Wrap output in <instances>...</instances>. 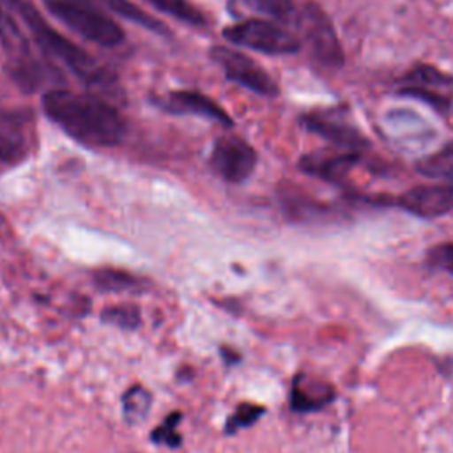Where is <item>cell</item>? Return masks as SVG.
Masks as SVG:
<instances>
[{"label": "cell", "instance_id": "1", "mask_svg": "<svg viewBox=\"0 0 453 453\" xmlns=\"http://www.w3.org/2000/svg\"><path fill=\"white\" fill-rule=\"evenodd\" d=\"M42 110L71 138L88 147L117 145L126 133L117 108L96 96L50 90L42 97Z\"/></svg>", "mask_w": 453, "mask_h": 453}, {"label": "cell", "instance_id": "2", "mask_svg": "<svg viewBox=\"0 0 453 453\" xmlns=\"http://www.w3.org/2000/svg\"><path fill=\"white\" fill-rule=\"evenodd\" d=\"M9 4L14 9V12L19 14V18L25 21L35 42L44 53L60 60L69 71H73L78 78L88 83L108 81L106 73L94 62V58L88 53H85L80 46L65 39L62 34L53 30L27 0H9Z\"/></svg>", "mask_w": 453, "mask_h": 453}, {"label": "cell", "instance_id": "3", "mask_svg": "<svg viewBox=\"0 0 453 453\" xmlns=\"http://www.w3.org/2000/svg\"><path fill=\"white\" fill-rule=\"evenodd\" d=\"M42 4L57 19L92 42L117 46L124 39L119 25L90 0H42Z\"/></svg>", "mask_w": 453, "mask_h": 453}, {"label": "cell", "instance_id": "4", "mask_svg": "<svg viewBox=\"0 0 453 453\" xmlns=\"http://www.w3.org/2000/svg\"><path fill=\"white\" fill-rule=\"evenodd\" d=\"M0 44L9 57L7 69L21 88L34 90L50 78L48 69L34 57L25 34L18 27L14 16L7 11L4 0H0Z\"/></svg>", "mask_w": 453, "mask_h": 453}, {"label": "cell", "instance_id": "5", "mask_svg": "<svg viewBox=\"0 0 453 453\" xmlns=\"http://www.w3.org/2000/svg\"><path fill=\"white\" fill-rule=\"evenodd\" d=\"M223 35L234 42L267 55H290L301 48V41L288 30L265 19H246L230 25Z\"/></svg>", "mask_w": 453, "mask_h": 453}, {"label": "cell", "instance_id": "6", "mask_svg": "<svg viewBox=\"0 0 453 453\" xmlns=\"http://www.w3.org/2000/svg\"><path fill=\"white\" fill-rule=\"evenodd\" d=\"M297 23H299L303 39L308 44L310 53L317 62L331 69H338L343 65L345 55H343L340 39L329 18L319 5L315 4L304 5Z\"/></svg>", "mask_w": 453, "mask_h": 453}, {"label": "cell", "instance_id": "7", "mask_svg": "<svg viewBox=\"0 0 453 453\" xmlns=\"http://www.w3.org/2000/svg\"><path fill=\"white\" fill-rule=\"evenodd\" d=\"M396 85L400 94L418 97L442 113L453 103V74H446L428 64H416L398 78Z\"/></svg>", "mask_w": 453, "mask_h": 453}, {"label": "cell", "instance_id": "8", "mask_svg": "<svg viewBox=\"0 0 453 453\" xmlns=\"http://www.w3.org/2000/svg\"><path fill=\"white\" fill-rule=\"evenodd\" d=\"M212 170L226 182H244L257 166L255 149L235 134L219 136L211 150Z\"/></svg>", "mask_w": 453, "mask_h": 453}, {"label": "cell", "instance_id": "9", "mask_svg": "<svg viewBox=\"0 0 453 453\" xmlns=\"http://www.w3.org/2000/svg\"><path fill=\"white\" fill-rule=\"evenodd\" d=\"M211 58L225 71L228 80L250 88L251 92L267 97L278 94L274 80L250 57L225 46H214L211 50Z\"/></svg>", "mask_w": 453, "mask_h": 453}, {"label": "cell", "instance_id": "10", "mask_svg": "<svg viewBox=\"0 0 453 453\" xmlns=\"http://www.w3.org/2000/svg\"><path fill=\"white\" fill-rule=\"evenodd\" d=\"M395 205L425 219L444 216L453 211V184L414 186L396 196Z\"/></svg>", "mask_w": 453, "mask_h": 453}, {"label": "cell", "instance_id": "11", "mask_svg": "<svg viewBox=\"0 0 453 453\" xmlns=\"http://www.w3.org/2000/svg\"><path fill=\"white\" fill-rule=\"evenodd\" d=\"M159 106L170 113H189V115H200L203 119H211L214 122L232 126L230 115L211 97L193 92V90H175L168 96L161 97Z\"/></svg>", "mask_w": 453, "mask_h": 453}, {"label": "cell", "instance_id": "12", "mask_svg": "<svg viewBox=\"0 0 453 453\" xmlns=\"http://www.w3.org/2000/svg\"><path fill=\"white\" fill-rule=\"evenodd\" d=\"M359 154L357 150L345 152H313L306 154L299 161V168L313 177H319L327 182L340 184L347 173L357 165Z\"/></svg>", "mask_w": 453, "mask_h": 453}, {"label": "cell", "instance_id": "13", "mask_svg": "<svg viewBox=\"0 0 453 453\" xmlns=\"http://www.w3.org/2000/svg\"><path fill=\"white\" fill-rule=\"evenodd\" d=\"M301 122L308 131L347 150H359L361 147H366V140L357 129L342 120L333 119V115L329 113H308L301 119Z\"/></svg>", "mask_w": 453, "mask_h": 453}, {"label": "cell", "instance_id": "14", "mask_svg": "<svg viewBox=\"0 0 453 453\" xmlns=\"http://www.w3.org/2000/svg\"><path fill=\"white\" fill-rule=\"evenodd\" d=\"M334 398V389L319 379L308 375H296L290 389V407L296 412H313L319 411Z\"/></svg>", "mask_w": 453, "mask_h": 453}, {"label": "cell", "instance_id": "15", "mask_svg": "<svg viewBox=\"0 0 453 453\" xmlns=\"http://www.w3.org/2000/svg\"><path fill=\"white\" fill-rule=\"evenodd\" d=\"M28 152V138L19 119L0 115V170L19 163Z\"/></svg>", "mask_w": 453, "mask_h": 453}, {"label": "cell", "instance_id": "16", "mask_svg": "<svg viewBox=\"0 0 453 453\" xmlns=\"http://www.w3.org/2000/svg\"><path fill=\"white\" fill-rule=\"evenodd\" d=\"M416 170L425 177L453 184V143L421 157L416 163Z\"/></svg>", "mask_w": 453, "mask_h": 453}, {"label": "cell", "instance_id": "17", "mask_svg": "<svg viewBox=\"0 0 453 453\" xmlns=\"http://www.w3.org/2000/svg\"><path fill=\"white\" fill-rule=\"evenodd\" d=\"M150 405H152V393L140 384L131 386L122 395V416L129 425L142 423L150 412Z\"/></svg>", "mask_w": 453, "mask_h": 453}, {"label": "cell", "instance_id": "18", "mask_svg": "<svg viewBox=\"0 0 453 453\" xmlns=\"http://www.w3.org/2000/svg\"><path fill=\"white\" fill-rule=\"evenodd\" d=\"M99 2L103 5H106L111 12L119 14L124 19H129V21H133V23H136V25L150 30V32H156V34H161V35L168 34L166 27L159 19H156L150 14H147L143 9H140L138 5L131 4L129 0H99Z\"/></svg>", "mask_w": 453, "mask_h": 453}, {"label": "cell", "instance_id": "19", "mask_svg": "<svg viewBox=\"0 0 453 453\" xmlns=\"http://www.w3.org/2000/svg\"><path fill=\"white\" fill-rule=\"evenodd\" d=\"M149 2L154 9L170 14L172 18H177L179 21L193 27H203L207 23L203 12L196 9L193 4L188 0H145Z\"/></svg>", "mask_w": 453, "mask_h": 453}, {"label": "cell", "instance_id": "20", "mask_svg": "<svg viewBox=\"0 0 453 453\" xmlns=\"http://www.w3.org/2000/svg\"><path fill=\"white\" fill-rule=\"evenodd\" d=\"M101 319L115 327H120L126 331L136 329L142 322L140 308L131 303H122V304H113V306L104 308L101 311Z\"/></svg>", "mask_w": 453, "mask_h": 453}, {"label": "cell", "instance_id": "21", "mask_svg": "<svg viewBox=\"0 0 453 453\" xmlns=\"http://www.w3.org/2000/svg\"><path fill=\"white\" fill-rule=\"evenodd\" d=\"M264 412H265V407H262V405L250 403V402L239 403L225 423V434L232 435V434H237L242 428L251 426L253 423H257L260 419V416Z\"/></svg>", "mask_w": 453, "mask_h": 453}, {"label": "cell", "instance_id": "22", "mask_svg": "<svg viewBox=\"0 0 453 453\" xmlns=\"http://www.w3.org/2000/svg\"><path fill=\"white\" fill-rule=\"evenodd\" d=\"M96 285L108 292H124L127 288H138L140 281L133 274L113 271V269H103L94 274Z\"/></svg>", "mask_w": 453, "mask_h": 453}, {"label": "cell", "instance_id": "23", "mask_svg": "<svg viewBox=\"0 0 453 453\" xmlns=\"http://www.w3.org/2000/svg\"><path fill=\"white\" fill-rule=\"evenodd\" d=\"M182 419V414L179 411H173L170 412L163 423H159L152 434H150V441L154 444H165L168 448H179L180 442H182V437L180 434L177 432V425L180 423Z\"/></svg>", "mask_w": 453, "mask_h": 453}, {"label": "cell", "instance_id": "24", "mask_svg": "<svg viewBox=\"0 0 453 453\" xmlns=\"http://www.w3.org/2000/svg\"><path fill=\"white\" fill-rule=\"evenodd\" d=\"M242 2L250 11L274 18V19H287L294 12L292 0H242Z\"/></svg>", "mask_w": 453, "mask_h": 453}, {"label": "cell", "instance_id": "25", "mask_svg": "<svg viewBox=\"0 0 453 453\" xmlns=\"http://www.w3.org/2000/svg\"><path fill=\"white\" fill-rule=\"evenodd\" d=\"M426 265L435 271L453 274V242L435 244L426 253Z\"/></svg>", "mask_w": 453, "mask_h": 453}]
</instances>
